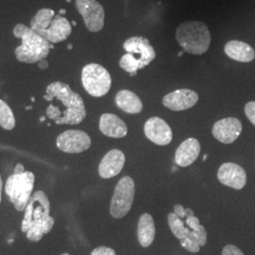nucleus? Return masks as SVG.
Instances as JSON below:
<instances>
[{"label": "nucleus", "mask_w": 255, "mask_h": 255, "mask_svg": "<svg viewBox=\"0 0 255 255\" xmlns=\"http://www.w3.org/2000/svg\"><path fill=\"white\" fill-rule=\"evenodd\" d=\"M44 99L61 104L50 103L46 108V117L57 125H78L86 118V109L82 97L64 82L50 83L46 87Z\"/></svg>", "instance_id": "obj_1"}, {"label": "nucleus", "mask_w": 255, "mask_h": 255, "mask_svg": "<svg viewBox=\"0 0 255 255\" xmlns=\"http://www.w3.org/2000/svg\"><path fill=\"white\" fill-rule=\"evenodd\" d=\"M50 202L46 193L37 191L30 197L22 221V232L27 234L29 241L38 242L54 226V219L50 217Z\"/></svg>", "instance_id": "obj_2"}, {"label": "nucleus", "mask_w": 255, "mask_h": 255, "mask_svg": "<svg viewBox=\"0 0 255 255\" xmlns=\"http://www.w3.org/2000/svg\"><path fill=\"white\" fill-rule=\"evenodd\" d=\"M13 35L22 40L21 46H17L14 54L20 63L36 64L46 59L49 50L54 48L44 37L39 35L31 27L24 24H17L12 29Z\"/></svg>", "instance_id": "obj_3"}, {"label": "nucleus", "mask_w": 255, "mask_h": 255, "mask_svg": "<svg viewBox=\"0 0 255 255\" xmlns=\"http://www.w3.org/2000/svg\"><path fill=\"white\" fill-rule=\"evenodd\" d=\"M30 27L50 44L65 41L72 32L70 22L62 14H55L54 10L44 8L37 11L30 21Z\"/></svg>", "instance_id": "obj_4"}, {"label": "nucleus", "mask_w": 255, "mask_h": 255, "mask_svg": "<svg viewBox=\"0 0 255 255\" xmlns=\"http://www.w3.org/2000/svg\"><path fill=\"white\" fill-rule=\"evenodd\" d=\"M176 40L182 49L192 55L205 54L212 43L209 28L201 21H186L176 30Z\"/></svg>", "instance_id": "obj_5"}, {"label": "nucleus", "mask_w": 255, "mask_h": 255, "mask_svg": "<svg viewBox=\"0 0 255 255\" xmlns=\"http://www.w3.org/2000/svg\"><path fill=\"white\" fill-rule=\"evenodd\" d=\"M35 176L30 171L9 176L6 182L5 191L15 209L25 211L33 190Z\"/></svg>", "instance_id": "obj_6"}, {"label": "nucleus", "mask_w": 255, "mask_h": 255, "mask_svg": "<svg viewBox=\"0 0 255 255\" xmlns=\"http://www.w3.org/2000/svg\"><path fill=\"white\" fill-rule=\"evenodd\" d=\"M82 82L89 95L101 98L110 91L112 78L108 70L101 64H89L82 68Z\"/></svg>", "instance_id": "obj_7"}, {"label": "nucleus", "mask_w": 255, "mask_h": 255, "mask_svg": "<svg viewBox=\"0 0 255 255\" xmlns=\"http://www.w3.org/2000/svg\"><path fill=\"white\" fill-rule=\"evenodd\" d=\"M135 196V183L129 176L123 177L117 184L111 201L110 213L114 219H122L131 209Z\"/></svg>", "instance_id": "obj_8"}, {"label": "nucleus", "mask_w": 255, "mask_h": 255, "mask_svg": "<svg viewBox=\"0 0 255 255\" xmlns=\"http://www.w3.org/2000/svg\"><path fill=\"white\" fill-rule=\"evenodd\" d=\"M76 8L82 15L87 29L99 32L104 27L105 11L97 0H76Z\"/></svg>", "instance_id": "obj_9"}, {"label": "nucleus", "mask_w": 255, "mask_h": 255, "mask_svg": "<svg viewBox=\"0 0 255 255\" xmlns=\"http://www.w3.org/2000/svg\"><path fill=\"white\" fill-rule=\"evenodd\" d=\"M90 136L79 129H69L57 138V146L67 153H81L91 146Z\"/></svg>", "instance_id": "obj_10"}, {"label": "nucleus", "mask_w": 255, "mask_h": 255, "mask_svg": "<svg viewBox=\"0 0 255 255\" xmlns=\"http://www.w3.org/2000/svg\"><path fill=\"white\" fill-rule=\"evenodd\" d=\"M123 48L127 53L132 55L140 64V69L150 64L156 57L153 46L144 37L135 36L128 38L123 44Z\"/></svg>", "instance_id": "obj_11"}, {"label": "nucleus", "mask_w": 255, "mask_h": 255, "mask_svg": "<svg viewBox=\"0 0 255 255\" xmlns=\"http://www.w3.org/2000/svg\"><path fill=\"white\" fill-rule=\"evenodd\" d=\"M145 135L155 145L166 146L173 138L172 129L164 119L158 117L150 118L144 126Z\"/></svg>", "instance_id": "obj_12"}, {"label": "nucleus", "mask_w": 255, "mask_h": 255, "mask_svg": "<svg viewBox=\"0 0 255 255\" xmlns=\"http://www.w3.org/2000/svg\"><path fill=\"white\" fill-rule=\"evenodd\" d=\"M242 123L236 118L220 119L212 128L213 136L223 144H232L242 132Z\"/></svg>", "instance_id": "obj_13"}, {"label": "nucleus", "mask_w": 255, "mask_h": 255, "mask_svg": "<svg viewBox=\"0 0 255 255\" xmlns=\"http://www.w3.org/2000/svg\"><path fill=\"white\" fill-rule=\"evenodd\" d=\"M218 179L226 186L236 190H241L246 185L247 173L245 169L239 164L225 163L219 168Z\"/></svg>", "instance_id": "obj_14"}, {"label": "nucleus", "mask_w": 255, "mask_h": 255, "mask_svg": "<svg viewBox=\"0 0 255 255\" xmlns=\"http://www.w3.org/2000/svg\"><path fill=\"white\" fill-rule=\"evenodd\" d=\"M199 101V95L190 89H179L165 95L163 99V104L166 108L180 112L190 109Z\"/></svg>", "instance_id": "obj_15"}, {"label": "nucleus", "mask_w": 255, "mask_h": 255, "mask_svg": "<svg viewBox=\"0 0 255 255\" xmlns=\"http://www.w3.org/2000/svg\"><path fill=\"white\" fill-rule=\"evenodd\" d=\"M125 154L119 149H113L103 157L99 166V173L103 179H110L119 175L125 164Z\"/></svg>", "instance_id": "obj_16"}, {"label": "nucleus", "mask_w": 255, "mask_h": 255, "mask_svg": "<svg viewBox=\"0 0 255 255\" xmlns=\"http://www.w3.org/2000/svg\"><path fill=\"white\" fill-rule=\"evenodd\" d=\"M201 152V144L196 138H188L179 146L175 153V163L179 166L187 167L193 164Z\"/></svg>", "instance_id": "obj_17"}, {"label": "nucleus", "mask_w": 255, "mask_h": 255, "mask_svg": "<svg viewBox=\"0 0 255 255\" xmlns=\"http://www.w3.org/2000/svg\"><path fill=\"white\" fill-rule=\"evenodd\" d=\"M100 129L106 136L123 138L128 133L126 123L113 114H103L100 119Z\"/></svg>", "instance_id": "obj_18"}, {"label": "nucleus", "mask_w": 255, "mask_h": 255, "mask_svg": "<svg viewBox=\"0 0 255 255\" xmlns=\"http://www.w3.org/2000/svg\"><path fill=\"white\" fill-rule=\"evenodd\" d=\"M225 54L240 63H250L255 59V50L254 47L245 42L232 40L224 46Z\"/></svg>", "instance_id": "obj_19"}, {"label": "nucleus", "mask_w": 255, "mask_h": 255, "mask_svg": "<svg viewBox=\"0 0 255 255\" xmlns=\"http://www.w3.org/2000/svg\"><path fill=\"white\" fill-rule=\"evenodd\" d=\"M156 229L153 218L147 213L143 214L139 219L137 227V237L140 245L143 248L150 246L154 241Z\"/></svg>", "instance_id": "obj_20"}, {"label": "nucleus", "mask_w": 255, "mask_h": 255, "mask_svg": "<svg viewBox=\"0 0 255 255\" xmlns=\"http://www.w3.org/2000/svg\"><path fill=\"white\" fill-rule=\"evenodd\" d=\"M116 103L119 109L130 115H136L143 110V103L139 97L129 90L119 91L116 96Z\"/></svg>", "instance_id": "obj_21"}, {"label": "nucleus", "mask_w": 255, "mask_h": 255, "mask_svg": "<svg viewBox=\"0 0 255 255\" xmlns=\"http://www.w3.org/2000/svg\"><path fill=\"white\" fill-rule=\"evenodd\" d=\"M167 221H168V225L170 227V230L176 238L182 240L185 237H187L190 230L184 227L182 219H180L175 213H170L167 216Z\"/></svg>", "instance_id": "obj_22"}, {"label": "nucleus", "mask_w": 255, "mask_h": 255, "mask_svg": "<svg viewBox=\"0 0 255 255\" xmlns=\"http://www.w3.org/2000/svg\"><path fill=\"white\" fill-rule=\"evenodd\" d=\"M0 126L11 130L15 127V118L9 105L2 100H0Z\"/></svg>", "instance_id": "obj_23"}, {"label": "nucleus", "mask_w": 255, "mask_h": 255, "mask_svg": "<svg viewBox=\"0 0 255 255\" xmlns=\"http://www.w3.org/2000/svg\"><path fill=\"white\" fill-rule=\"evenodd\" d=\"M119 65L130 76H135L137 71L140 69V64L138 63V61L129 53H126L121 57Z\"/></svg>", "instance_id": "obj_24"}, {"label": "nucleus", "mask_w": 255, "mask_h": 255, "mask_svg": "<svg viewBox=\"0 0 255 255\" xmlns=\"http://www.w3.org/2000/svg\"><path fill=\"white\" fill-rule=\"evenodd\" d=\"M181 245L185 250H187L191 253H199L200 250H201V246L197 242H195L194 240L190 239L189 237H185L184 239L181 240Z\"/></svg>", "instance_id": "obj_25"}, {"label": "nucleus", "mask_w": 255, "mask_h": 255, "mask_svg": "<svg viewBox=\"0 0 255 255\" xmlns=\"http://www.w3.org/2000/svg\"><path fill=\"white\" fill-rule=\"evenodd\" d=\"M247 118L255 126V101L248 102L245 106Z\"/></svg>", "instance_id": "obj_26"}, {"label": "nucleus", "mask_w": 255, "mask_h": 255, "mask_svg": "<svg viewBox=\"0 0 255 255\" xmlns=\"http://www.w3.org/2000/svg\"><path fill=\"white\" fill-rule=\"evenodd\" d=\"M91 255H117L115 250L109 247L101 246L99 248H96L93 252Z\"/></svg>", "instance_id": "obj_27"}, {"label": "nucleus", "mask_w": 255, "mask_h": 255, "mask_svg": "<svg viewBox=\"0 0 255 255\" xmlns=\"http://www.w3.org/2000/svg\"><path fill=\"white\" fill-rule=\"evenodd\" d=\"M222 255H245L243 254V252L238 249L237 246L229 244L224 247L223 251H222Z\"/></svg>", "instance_id": "obj_28"}, {"label": "nucleus", "mask_w": 255, "mask_h": 255, "mask_svg": "<svg viewBox=\"0 0 255 255\" xmlns=\"http://www.w3.org/2000/svg\"><path fill=\"white\" fill-rule=\"evenodd\" d=\"M185 222H186V224L189 226V228L191 229V230H194V229L197 228L199 225H201L200 219L196 218L195 216L186 218V221Z\"/></svg>", "instance_id": "obj_29"}, {"label": "nucleus", "mask_w": 255, "mask_h": 255, "mask_svg": "<svg viewBox=\"0 0 255 255\" xmlns=\"http://www.w3.org/2000/svg\"><path fill=\"white\" fill-rule=\"evenodd\" d=\"M174 212L180 219H182L183 218H185V209L182 207V205L181 204H176L174 206Z\"/></svg>", "instance_id": "obj_30"}, {"label": "nucleus", "mask_w": 255, "mask_h": 255, "mask_svg": "<svg viewBox=\"0 0 255 255\" xmlns=\"http://www.w3.org/2000/svg\"><path fill=\"white\" fill-rule=\"evenodd\" d=\"M25 172V167L22 164H17L14 167V174H20Z\"/></svg>", "instance_id": "obj_31"}, {"label": "nucleus", "mask_w": 255, "mask_h": 255, "mask_svg": "<svg viewBox=\"0 0 255 255\" xmlns=\"http://www.w3.org/2000/svg\"><path fill=\"white\" fill-rule=\"evenodd\" d=\"M38 66H39V68L42 69V70L47 69V67H48V62L46 61V59H45V60H42V61H40V62L38 63Z\"/></svg>", "instance_id": "obj_32"}, {"label": "nucleus", "mask_w": 255, "mask_h": 255, "mask_svg": "<svg viewBox=\"0 0 255 255\" xmlns=\"http://www.w3.org/2000/svg\"><path fill=\"white\" fill-rule=\"evenodd\" d=\"M195 213L193 210L190 208H186L185 209V218H189V217H194Z\"/></svg>", "instance_id": "obj_33"}, {"label": "nucleus", "mask_w": 255, "mask_h": 255, "mask_svg": "<svg viewBox=\"0 0 255 255\" xmlns=\"http://www.w3.org/2000/svg\"><path fill=\"white\" fill-rule=\"evenodd\" d=\"M1 192H2V179L0 176V202H1Z\"/></svg>", "instance_id": "obj_34"}, {"label": "nucleus", "mask_w": 255, "mask_h": 255, "mask_svg": "<svg viewBox=\"0 0 255 255\" xmlns=\"http://www.w3.org/2000/svg\"><path fill=\"white\" fill-rule=\"evenodd\" d=\"M45 120H46V118H45V117H42V118L40 119V121H41V122H44Z\"/></svg>", "instance_id": "obj_35"}, {"label": "nucleus", "mask_w": 255, "mask_h": 255, "mask_svg": "<svg viewBox=\"0 0 255 255\" xmlns=\"http://www.w3.org/2000/svg\"><path fill=\"white\" fill-rule=\"evenodd\" d=\"M64 13H65V10L64 9H61L60 10V14H64Z\"/></svg>", "instance_id": "obj_36"}, {"label": "nucleus", "mask_w": 255, "mask_h": 255, "mask_svg": "<svg viewBox=\"0 0 255 255\" xmlns=\"http://www.w3.org/2000/svg\"><path fill=\"white\" fill-rule=\"evenodd\" d=\"M67 47H68V49H72V47H73V46H72V45H71V44H69V45L67 46Z\"/></svg>", "instance_id": "obj_37"}, {"label": "nucleus", "mask_w": 255, "mask_h": 255, "mask_svg": "<svg viewBox=\"0 0 255 255\" xmlns=\"http://www.w3.org/2000/svg\"><path fill=\"white\" fill-rule=\"evenodd\" d=\"M31 101H32V102H34V101H35V100H34V98H31Z\"/></svg>", "instance_id": "obj_38"}, {"label": "nucleus", "mask_w": 255, "mask_h": 255, "mask_svg": "<svg viewBox=\"0 0 255 255\" xmlns=\"http://www.w3.org/2000/svg\"><path fill=\"white\" fill-rule=\"evenodd\" d=\"M69 255V254H64V255Z\"/></svg>", "instance_id": "obj_39"}, {"label": "nucleus", "mask_w": 255, "mask_h": 255, "mask_svg": "<svg viewBox=\"0 0 255 255\" xmlns=\"http://www.w3.org/2000/svg\"><path fill=\"white\" fill-rule=\"evenodd\" d=\"M66 1H67V2H70V1H71V0H66Z\"/></svg>", "instance_id": "obj_40"}]
</instances>
